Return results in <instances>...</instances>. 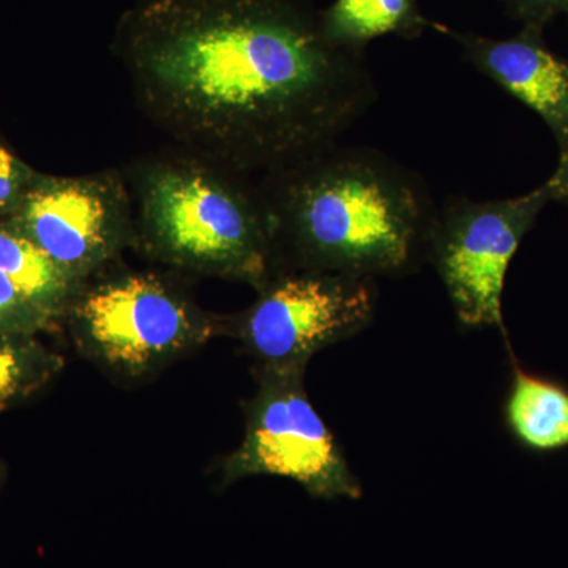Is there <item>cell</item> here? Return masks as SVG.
<instances>
[{
	"label": "cell",
	"instance_id": "obj_1",
	"mask_svg": "<svg viewBox=\"0 0 568 568\" xmlns=\"http://www.w3.org/2000/svg\"><path fill=\"white\" fill-rule=\"evenodd\" d=\"M134 100L179 148L246 174L315 151L377 91L308 0H136L115 26Z\"/></svg>",
	"mask_w": 568,
	"mask_h": 568
},
{
	"label": "cell",
	"instance_id": "obj_2",
	"mask_svg": "<svg viewBox=\"0 0 568 568\" xmlns=\"http://www.w3.org/2000/svg\"><path fill=\"white\" fill-rule=\"evenodd\" d=\"M257 183L275 272L376 280L426 261L437 205L424 179L386 153L328 142L265 171Z\"/></svg>",
	"mask_w": 568,
	"mask_h": 568
},
{
	"label": "cell",
	"instance_id": "obj_3",
	"mask_svg": "<svg viewBox=\"0 0 568 568\" xmlns=\"http://www.w3.org/2000/svg\"><path fill=\"white\" fill-rule=\"evenodd\" d=\"M134 250L178 274L248 284L275 272L271 222L252 174L175 145L125 171Z\"/></svg>",
	"mask_w": 568,
	"mask_h": 568
},
{
	"label": "cell",
	"instance_id": "obj_4",
	"mask_svg": "<svg viewBox=\"0 0 568 568\" xmlns=\"http://www.w3.org/2000/svg\"><path fill=\"white\" fill-rule=\"evenodd\" d=\"M62 324L85 361L125 383L159 375L230 332V316L197 305L170 275L118 263L81 284Z\"/></svg>",
	"mask_w": 568,
	"mask_h": 568
},
{
	"label": "cell",
	"instance_id": "obj_5",
	"mask_svg": "<svg viewBox=\"0 0 568 568\" xmlns=\"http://www.w3.org/2000/svg\"><path fill=\"white\" fill-rule=\"evenodd\" d=\"M376 282L334 272L278 271L256 290L230 332L253 362V373L305 372L313 355L372 323Z\"/></svg>",
	"mask_w": 568,
	"mask_h": 568
},
{
	"label": "cell",
	"instance_id": "obj_6",
	"mask_svg": "<svg viewBox=\"0 0 568 568\" xmlns=\"http://www.w3.org/2000/svg\"><path fill=\"white\" fill-rule=\"evenodd\" d=\"M253 375L257 388L244 405V437L222 463L223 484L283 477L316 499H361L364 489L345 452L310 402L305 372Z\"/></svg>",
	"mask_w": 568,
	"mask_h": 568
},
{
	"label": "cell",
	"instance_id": "obj_7",
	"mask_svg": "<svg viewBox=\"0 0 568 568\" xmlns=\"http://www.w3.org/2000/svg\"><path fill=\"white\" fill-rule=\"evenodd\" d=\"M547 185L496 201L450 196L437 207L426 261L446 286L458 323L506 335L503 294L511 260L545 205Z\"/></svg>",
	"mask_w": 568,
	"mask_h": 568
},
{
	"label": "cell",
	"instance_id": "obj_8",
	"mask_svg": "<svg viewBox=\"0 0 568 568\" xmlns=\"http://www.w3.org/2000/svg\"><path fill=\"white\" fill-rule=\"evenodd\" d=\"M9 222L77 282L134 250V207L118 170L54 178L37 174Z\"/></svg>",
	"mask_w": 568,
	"mask_h": 568
},
{
	"label": "cell",
	"instance_id": "obj_9",
	"mask_svg": "<svg viewBox=\"0 0 568 568\" xmlns=\"http://www.w3.org/2000/svg\"><path fill=\"white\" fill-rule=\"evenodd\" d=\"M436 31L457 41L469 63L525 103L547 123L558 145L568 138V63L552 54L544 32L521 28L510 39L452 31L437 22Z\"/></svg>",
	"mask_w": 568,
	"mask_h": 568
},
{
	"label": "cell",
	"instance_id": "obj_10",
	"mask_svg": "<svg viewBox=\"0 0 568 568\" xmlns=\"http://www.w3.org/2000/svg\"><path fill=\"white\" fill-rule=\"evenodd\" d=\"M504 424L519 446L534 454L568 448V388L526 372L514 358Z\"/></svg>",
	"mask_w": 568,
	"mask_h": 568
},
{
	"label": "cell",
	"instance_id": "obj_11",
	"mask_svg": "<svg viewBox=\"0 0 568 568\" xmlns=\"http://www.w3.org/2000/svg\"><path fill=\"white\" fill-rule=\"evenodd\" d=\"M321 31L342 50L364 52L369 41L386 36L418 39L437 28L422 13L418 0H334L320 10Z\"/></svg>",
	"mask_w": 568,
	"mask_h": 568
},
{
	"label": "cell",
	"instance_id": "obj_12",
	"mask_svg": "<svg viewBox=\"0 0 568 568\" xmlns=\"http://www.w3.org/2000/svg\"><path fill=\"white\" fill-rule=\"evenodd\" d=\"M0 272L52 323H63L81 284L6 220L0 223Z\"/></svg>",
	"mask_w": 568,
	"mask_h": 568
},
{
	"label": "cell",
	"instance_id": "obj_13",
	"mask_svg": "<svg viewBox=\"0 0 568 568\" xmlns=\"http://www.w3.org/2000/svg\"><path fill=\"white\" fill-rule=\"evenodd\" d=\"M63 366L65 358L39 335H0V414L50 386Z\"/></svg>",
	"mask_w": 568,
	"mask_h": 568
},
{
	"label": "cell",
	"instance_id": "obj_14",
	"mask_svg": "<svg viewBox=\"0 0 568 568\" xmlns=\"http://www.w3.org/2000/svg\"><path fill=\"white\" fill-rule=\"evenodd\" d=\"M52 327L50 317L0 272V335H39Z\"/></svg>",
	"mask_w": 568,
	"mask_h": 568
},
{
	"label": "cell",
	"instance_id": "obj_15",
	"mask_svg": "<svg viewBox=\"0 0 568 568\" xmlns=\"http://www.w3.org/2000/svg\"><path fill=\"white\" fill-rule=\"evenodd\" d=\"M37 173L0 145V215H11Z\"/></svg>",
	"mask_w": 568,
	"mask_h": 568
},
{
	"label": "cell",
	"instance_id": "obj_16",
	"mask_svg": "<svg viewBox=\"0 0 568 568\" xmlns=\"http://www.w3.org/2000/svg\"><path fill=\"white\" fill-rule=\"evenodd\" d=\"M510 17L521 22L523 28H545L558 18L568 13V0H503Z\"/></svg>",
	"mask_w": 568,
	"mask_h": 568
},
{
	"label": "cell",
	"instance_id": "obj_17",
	"mask_svg": "<svg viewBox=\"0 0 568 568\" xmlns=\"http://www.w3.org/2000/svg\"><path fill=\"white\" fill-rule=\"evenodd\" d=\"M559 162L555 173L545 182L547 185L549 197L556 203L568 205V138L566 142L558 145Z\"/></svg>",
	"mask_w": 568,
	"mask_h": 568
},
{
	"label": "cell",
	"instance_id": "obj_18",
	"mask_svg": "<svg viewBox=\"0 0 568 568\" xmlns=\"http://www.w3.org/2000/svg\"><path fill=\"white\" fill-rule=\"evenodd\" d=\"M2 473H3L2 466H0V481H2Z\"/></svg>",
	"mask_w": 568,
	"mask_h": 568
},
{
	"label": "cell",
	"instance_id": "obj_19",
	"mask_svg": "<svg viewBox=\"0 0 568 568\" xmlns=\"http://www.w3.org/2000/svg\"><path fill=\"white\" fill-rule=\"evenodd\" d=\"M568 14V13H567Z\"/></svg>",
	"mask_w": 568,
	"mask_h": 568
}]
</instances>
